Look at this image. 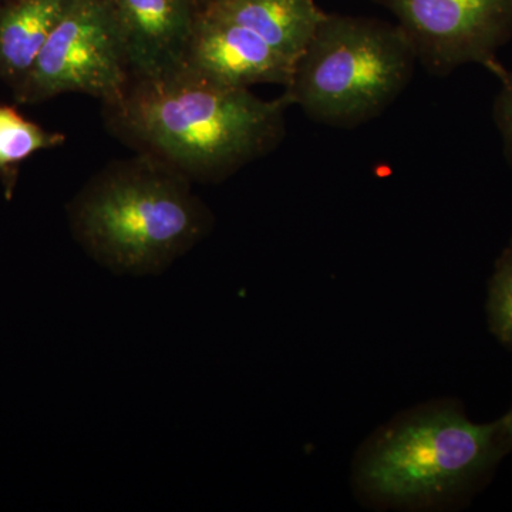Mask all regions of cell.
Returning <instances> with one entry per match:
<instances>
[{"instance_id": "obj_1", "label": "cell", "mask_w": 512, "mask_h": 512, "mask_svg": "<svg viewBox=\"0 0 512 512\" xmlns=\"http://www.w3.org/2000/svg\"><path fill=\"white\" fill-rule=\"evenodd\" d=\"M288 107L284 94L261 99L184 66L131 79L103 114L114 136L137 153L158 158L192 183H220L281 144Z\"/></svg>"}, {"instance_id": "obj_2", "label": "cell", "mask_w": 512, "mask_h": 512, "mask_svg": "<svg viewBox=\"0 0 512 512\" xmlns=\"http://www.w3.org/2000/svg\"><path fill=\"white\" fill-rule=\"evenodd\" d=\"M70 232L117 276H157L211 234L214 214L192 181L148 154L111 161L66 208Z\"/></svg>"}, {"instance_id": "obj_3", "label": "cell", "mask_w": 512, "mask_h": 512, "mask_svg": "<svg viewBox=\"0 0 512 512\" xmlns=\"http://www.w3.org/2000/svg\"><path fill=\"white\" fill-rule=\"evenodd\" d=\"M503 420L476 424L440 400L394 417L357 451L353 487L367 505L433 511L470 491L503 454Z\"/></svg>"}, {"instance_id": "obj_4", "label": "cell", "mask_w": 512, "mask_h": 512, "mask_svg": "<svg viewBox=\"0 0 512 512\" xmlns=\"http://www.w3.org/2000/svg\"><path fill=\"white\" fill-rule=\"evenodd\" d=\"M417 63L397 23L325 13L284 96L316 123L355 128L377 119L402 96Z\"/></svg>"}, {"instance_id": "obj_5", "label": "cell", "mask_w": 512, "mask_h": 512, "mask_svg": "<svg viewBox=\"0 0 512 512\" xmlns=\"http://www.w3.org/2000/svg\"><path fill=\"white\" fill-rule=\"evenodd\" d=\"M323 16L315 0H201L185 66L224 86L286 87Z\"/></svg>"}, {"instance_id": "obj_6", "label": "cell", "mask_w": 512, "mask_h": 512, "mask_svg": "<svg viewBox=\"0 0 512 512\" xmlns=\"http://www.w3.org/2000/svg\"><path fill=\"white\" fill-rule=\"evenodd\" d=\"M131 73L109 0H72L19 89V103L64 93L96 97L103 106L126 93Z\"/></svg>"}, {"instance_id": "obj_7", "label": "cell", "mask_w": 512, "mask_h": 512, "mask_svg": "<svg viewBox=\"0 0 512 512\" xmlns=\"http://www.w3.org/2000/svg\"><path fill=\"white\" fill-rule=\"evenodd\" d=\"M389 10L433 76L481 64L497 76L512 39V0H373Z\"/></svg>"}, {"instance_id": "obj_8", "label": "cell", "mask_w": 512, "mask_h": 512, "mask_svg": "<svg viewBox=\"0 0 512 512\" xmlns=\"http://www.w3.org/2000/svg\"><path fill=\"white\" fill-rule=\"evenodd\" d=\"M131 79L163 76L187 62L198 0H109Z\"/></svg>"}, {"instance_id": "obj_9", "label": "cell", "mask_w": 512, "mask_h": 512, "mask_svg": "<svg viewBox=\"0 0 512 512\" xmlns=\"http://www.w3.org/2000/svg\"><path fill=\"white\" fill-rule=\"evenodd\" d=\"M72 0H5L0 3V80L22 86Z\"/></svg>"}, {"instance_id": "obj_10", "label": "cell", "mask_w": 512, "mask_h": 512, "mask_svg": "<svg viewBox=\"0 0 512 512\" xmlns=\"http://www.w3.org/2000/svg\"><path fill=\"white\" fill-rule=\"evenodd\" d=\"M66 137L33 123L13 107L0 104V178L6 198H12L18 167L33 154L62 146Z\"/></svg>"}, {"instance_id": "obj_11", "label": "cell", "mask_w": 512, "mask_h": 512, "mask_svg": "<svg viewBox=\"0 0 512 512\" xmlns=\"http://www.w3.org/2000/svg\"><path fill=\"white\" fill-rule=\"evenodd\" d=\"M488 315L494 335L512 348V244L505 249L495 266Z\"/></svg>"}, {"instance_id": "obj_12", "label": "cell", "mask_w": 512, "mask_h": 512, "mask_svg": "<svg viewBox=\"0 0 512 512\" xmlns=\"http://www.w3.org/2000/svg\"><path fill=\"white\" fill-rule=\"evenodd\" d=\"M497 77L501 86L494 100V123L503 138L505 157L512 164V72L503 67Z\"/></svg>"}, {"instance_id": "obj_13", "label": "cell", "mask_w": 512, "mask_h": 512, "mask_svg": "<svg viewBox=\"0 0 512 512\" xmlns=\"http://www.w3.org/2000/svg\"><path fill=\"white\" fill-rule=\"evenodd\" d=\"M505 433H507V439L512 443V410L507 417L503 420Z\"/></svg>"}, {"instance_id": "obj_14", "label": "cell", "mask_w": 512, "mask_h": 512, "mask_svg": "<svg viewBox=\"0 0 512 512\" xmlns=\"http://www.w3.org/2000/svg\"><path fill=\"white\" fill-rule=\"evenodd\" d=\"M5 2V0H0V3Z\"/></svg>"}, {"instance_id": "obj_15", "label": "cell", "mask_w": 512, "mask_h": 512, "mask_svg": "<svg viewBox=\"0 0 512 512\" xmlns=\"http://www.w3.org/2000/svg\"><path fill=\"white\" fill-rule=\"evenodd\" d=\"M200 2H201V0H198V3H200Z\"/></svg>"}]
</instances>
